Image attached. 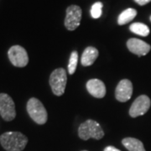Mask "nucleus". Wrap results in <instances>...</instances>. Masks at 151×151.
Instances as JSON below:
<instances>
[{"label":"nucleus","instance_id":"nucleus-16","mask_svg":"<svg viewBox=\"0 0 151 151\" xmlns=\"http://www.w3.org/2000/svg\"><path fill=\"white\" fill-rule=\"evenodd\" d=\"M78 62V53L77 51H72L70 54V59H69V64H68V72L70 75L75 73Z\"/></svg>","mask_w":151,"mask_h":151},{"label":"nucleus","instance_id":"nucleus-19","mask_svg":"<svg viewBox=\"0 0 151 151\" xmlns=\"http://www.w3.org/2000/svg\"><path fill=\"white\" fill-rule=\"evenodd\" d=\"M103 151H121L118 150V149H116L115 147H113V146H108V147H106L105 149H104V150Z\"/></svg>","mask_w":151,"mask_h":151},{"label":"nucleus","instance_id":"nucleus-11","mask_svg":"<svg viewBox=\"0 0 151 151\" xmlns=\"http://www.w3.org/2000/svg\"><path fill=\"white\" fill-rule=\"evenodd\" d=\"M86 89L92 96L97 98H103L106 95V86L98 79H91L87 81Z\"/></svg>","mask_w":151,"mask_h":151},{"label":"nucleus","instance_id":"nucleus-13","mask_svg":"<svg viewBox=\"0 0 151 151\" xmlns=\"http://www.w3.org/2000/svg\"><path fill=\"white\" fill-rule=\"evenodd\" d=\"M122 144L129 151H145L143 143L134 138H125Z\"/></svg>","mask_w":151,"mask_h":151},{"label":"nucleus","instance_id":"nucleus-4","mask_svg":"<svg viewBox=\"0 0 151 151\" xmlns=\"http://www.w3.org/2000/svg\"><path fill=\"white\" fill-rule=\"evenodd\" d=\"M67 81L66 70L63 68H57L52 71L50 76V85L51 90L56 96H61L64 94Z\"/></svg>","mask_w":151,"mask_h":151},{"label":"nucleus","instance_id":"nucleus-21","mask_svg":"<svg viewBox=\"0 0 151 151\" xmlns=\"http://www.w3.org/2000/svg\"><path fill=\"white\" fill-rule=\"evenodd\" d=\"M82 151H86V150H82Z\"/></svg>","mask_w":151,"mask_h":151},{"label":"nucleus","instance_id":"nucleus-14","mask_svg":"<svg viewBox=\"0 0 151 151\" xmlns=\"http://www.w3.org/2000/svg\"><path fill=\"white\" fill-rule=\"evenodd\" d=\"M137 15V11L134 9H127L119 14L118 19V24L119 25H124L132 21Z\"/></svg>","mask_w":151,"mask_h":151},{"label":"nucleus","instance_id":"nucleus-2","mask_svg":"<svg viewBox=\"0 0 151 151\" xmlns=\"http://www.w3.org/2000/svg\"><path fill=\"white\" fill-rule=\"evenodd\" d=\"M78 135L83 140H88L89 139H101L104 136V132L101 125L97 122L88 119L79 126Z\"/></svg>","mask_w":151,"mask_h":151},{"label":"nucleus","instance_id":"nucleus-5","mask_svg":"<svg viewBox=\"0 0 151 151\" xmlns=\"http://www.w3.org/2000/svg\"><path fill=\"white\" fill-rule=\"evenodd\" d=\"M0 115L8 122L14 120L16 117L14 103L6 93H0Z\"/></svg>","mask_w":151,"mask_h":151},{"label":"nucleus","instance_id":"nucleus-12","mask_svg":"<svg viewBox=\"0 0 151 151\" xmlns=\"http://www.w3.org/2000/svg\"><path fill=\"white\" fill-rule=\"evenodd\" d=\"M97 57H98V50L97 49L92 46H88L84 50L83 53L81 55V65L83 66L92 65Z\"/></svg>","mask_w":151,"mask_h":151},{"label":"nucleus","instance_id":"nucleus-17","mask_svg":"<svg viewBox=\"0 0 151 151\" xmlns=\"http://www.w3.org/2000/svg\"><path fill=\"white\" fill-rule=\"evenodd\" d=\"M103 3L97 2L91 8V15L93 19H99L103 14Z\"/></svg>","mask_w":151,"mask_h":151},{"label":"nucleus","instance_id":"nucleus-10","mask_svg":"<svg viewBox=\"0 0 151 151\" xmlns=\"http://www.w3.org/2000/svg\"><path fill=\"white\" fill-rule=\"evenodd\" d=\"M127 47L132 53L137 55L139 56L147 55L150 51L151 49V46L149 44L139 39H135V38L129 39L127 41Z\"/></svg>","mask_w":151,"mask_h":151},{"label":"nucleus","instance_id":"nucleus-7","mask_svg":"<svg viewBox=\"0 0 151 151\" xmlns=\"http://www.w3.org/2000/svg\"><path fill=\"white\" fill-rule=\"evenodd\" d=\"M81 9L77 5H70L66 9L65 26L68 30H75L80 25L82 16Z\"/></svg>","mask_w":151,"mask_h":151},{"label":"nucleus","instance_id":"nucleus-20","mask_svg":"<svg viewBox=\"0 0 151 151\" xmlns=\"http://www.w3.org/2000/svg\"><path fill=\"white\" fill-rule=\"evenodd\" d=\"M150 20H151V16H150Z\"/></svg>","mask_w":151,"mask_h":151},{"label":"nucleus","instance_id":"nucleus-9","mask_svg":"<svg viewBox=\"0 0 151 151\" xmlns=\"http://www.w3.org/2000/svg\"><path fill=\"white\" fill-rule=\"evenodd\" d=\"M133 94V85L132 82L128 79H124L119 81L115 91L116 99L121 102L125 103L129 101Z\"/></svg>","mask_w":151,"mask_h":151},{"label":"nucleus","instance_id":"nucleus-1","mask_svg":"<svg viewBox=\"0 0 151 151\" xmlns=\"http://www.w3.org/2000/svg\"><path fill=\"white\" fill-rule=\"evenodd\" d=\"M0 143L7 151H22L27 145L28 139L19 132H7L0 136Z\"/></svg>","mask_w":151,"mask_h":151},{"label":"nucleus","instance_id":"nucleus-15","mask_svg":"<svg viewBox=\"0 0 151 151\" xmlns=\"http://www.w3.org/2000/svg\"><path fill=\"white\" fill-rule=\"evenodd\" d=\"M129 29L131 32L134 33L140 36H147L150 34L149 27L142 23H134L129 26Z\"/></svg>","mask_w":151,"mask_h":151},{"label":"nucleus","instance_id":"nucleus-3","mask_svg":"<svg viewBox=\"0 0 151 151\" xmlns=\"http://www.w3.org/2000/svg\"><path fill=\"white\" fill-rule=\"evenodd\" d=\"M27 112L30 118L38 124H45L47 121V112L43 103L35 97L30 98L27 103Z\"/></svg>","mask_w":151,"mask_h":151},{"label":"nucleus","instance_id":"nucleus-8","mask_svg":"<svg viewBox=\"0 0 151 151\" xmlns=\"http://www.w3.org/2000/svg\"><path fill=\"white\" fill-rule=\"evenodd\" d=\"M151 105L150 97L146 95H141L137 97L131 105L129 109V115L132 118H137L142 116L148 112Z\"/></svg>","mask_w":151,"mask_h":151},{"label":"nucleus","instance_id":"nucleus-6","mask_svg":"<svg viewBox=\"0 0 151 151\" xmlns=\"http://www.w3.org/2000/svg\"><path fill=\"white\" fill-rule=\"evenodd\" d=\"M10 62L16 67H24L29 62V56L25 49L20 45H14L8 51Z\"/></svg>","mask_w":151,"mask_h":151},{"label":"nucleus","instance_id":"nucleus-18","mask_svg":"<svg viewBox=\"0 0 151 151\" xmlns=\"http://www.w3.org/2000/svg\"><path fill=\"white\" fill-rule=\"evenodd\" d=\"M134 1L139 5L140 6L145 5V4H149V3L151 2V0H134Z\"/></svg>","mask_w":151,"mask_h":151}]
</instances>
